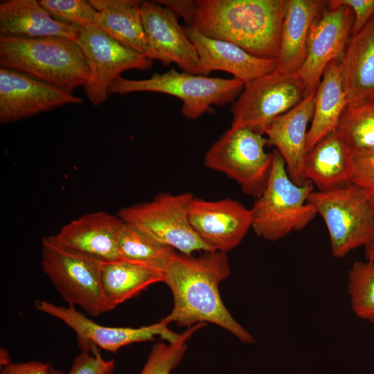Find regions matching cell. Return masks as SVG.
I'll return each mask as SVG.
<instances>
[{
    "mask_svg": "<svg viewBox=\"0 0 374 374\" xmlns=\"http://www.w3.org/2000/svg\"><path fill=\"white\" fill-rule=\"evenodd\" d=\"M186 25L250 54L277 60L285 0H162Z\"/></svg>",
    "mask_w": 374,
    "mask_h": 374,
    "instance_id": "obj_1",
    "label": "cell"
},
{
    "mask_svg": "<svg viewBox=\"0 0 374 374\" xmlns=\"http://www.w3.org/2000/svg\"><path fill=\"white\" fill-rule=\"evenodd\" d=\"M230 274L225 252L207 251L199 257L175 252L163 280L172 292L174 306L163 319L188 327L209 322L244 343H253V336L233 319L220 297L219 285Z\"/></svg>",
    "mask_w": 374,
    "mask_h": 374,
    "instance_id": "obj_2",
    "label": "cell"
},
{
    "mask_svg": "<svg viewBox=\"0 0 374 374\" xmlns=\"http://www.w3.org/2000/svg\"><path fill=\"white\" fill-rule=\"evenodd\" d=\"M0 65L69 93L83 87L89 75L87 61L78 44L62 37L0 35Z\"/></svg>",
    "mask_w": 374,
    "mask_h": 374,
    "instance_id": "obj_3",
    "label": "cell"
},
{
    "mask_svg": "<svg viewBox=\"0 0 374 374\" xmlns=\"http://www.w3.org/2000/svg\"><path fill=\"white\" fill-rule=\"evenodd\" d=\"M314 190V186L310 181L307 180L303 185L292 181L284 159L274 149L267 186L250 208L251 229L258 237L272 242L304 229L317 215L308 202V197Z\"/></svg>",
    "mask_w": 374,
    "mask_h": 374,
    "instance_id": "obj_4",
    "label": "cell"
},
{
    "mask_svg": "<svg viewBox=\"0 0 374 374\" xmlns=\"http://www.w3.org/2000/svg\"><path fill=\"white\" fill-rule=\"evenodd\" d=\"M245 84L237 78H211L179 72L172 68L163 73H154L144 80H131L121 76L109 87V93L126 94L149 91L162 93L182 101L181 114L188 120L213 112V106L233 103Z\"/></svg>",
    "mask_w": 374,
    "mask_h": 374,
    "instance_id": "obj_5",
    "label": "cell"
},
{
    "mask_svg": "<svg viewBox=\"0 0 374 374\" xmlns=\"http://www.w3.org/2000/svg\"><path fill=\"white\" fill-rule=\"evenodd\" d=\"M327 227L332 255L346 256L359 247H366L374 238L371 201L359 187L350 184L342 188L312 191L308 197Z\"/></svg>",
    "mask_w": 374,
    "mask_h": 374,
    "instance_id": "obj_6",
    "label": "cell"
},
{
    "mask_svg": "<svg viewBox=\"0 0 374 374\" xmlns=\"http://www.w3.org/2000/svg\"><path fill=\"white\" fill-rule=\"evenodd\" d=\"M103 263L67 249L53 236L42 240V267L69 306L93 317L111 310L102 286Z\"/></svg>",
    "mask_w": 374,
    "mask_h": 374,
    "instance_id": "obj_7",
    "label": "cell"
},
{
    "mask_svg": "<svg viewBox=\"0 0 374 374\" xmlns=\"http://www.w3.org/2000/svg\"><path fill=\"white\" fill-rule=\"evenodd\" d=\"M268 141L246 128L224 132L206 151L204 165L237 182L243 193L254 199L265 190L271 171L272 152L265 151Z\"/></svg>",
    "mask_w": 374,
    "mask_h": 374,
    "instance_id": "obj_8",
    "label": "cell"
},
{
    "mask_svg": "<svg viewBox=\"0 0 374 374\" xmlns=\"http://www.w3.org/2000/svg\"><path fill=\"white\" fill-rule=\"evenodd\" d=\"M194 195L161 193L152 201L121 209L117 216L156 241L191 254L197 251H214L194 231L188 220V208Z\"/></svg>",
    "mask_w": 374,
    "mask_h": 374,
    "instance_id": "obj_9",
    "label": "cell"
},
{
    "mask_svg": "<svg viewBox=\"0 0 374 374\" xmlns=\"http://www.w3.org/2000/svg\"><path fill=\"white\" fill-rule=\"evenodd\" d=\"M305 98V87L299 75L277 69L244 85L232 103V128H246L265 135L271 123Z\"/></svg>",
    "mask_w": 374,
    "mask_h": 374,
    "instance_id": "obj_10",
    "label": "cell"
},
{
    "mask_svg": "<svg viewBox=\"0 0 374 374\" xmlns=\"http://www.w3.org/2000/svg\"><path fill=\"white\" fill-rule=\"evenodd\" d=\"M75 42L89 67L84 91L95 106L106 101L109 87L123 72L130 69L148 70L153 64V60L122 44L95 24L80 28Z\"/></svg>",
    "mask_w": 374,
    "mask_h": 374,
    "instance_id": "obj_11",
    "label": "cell"
},
{
    "mask_svg": "<svg viewBox=\"0 0 374 374\" xmlns=\"http://www.w3.org/2000/svg\"><path fill=\"white\" fill-rule=\"evenodd\" d=\"M36 309L57 318L71 328L76 334L81 350L89 351L93 346L112 353L121 348L137 342L152 341L157 336L175 343L183 337L168 328V323L162 319L154 324L139 328L110 327L100 325L89 319L75 307H63L50 302L37 300Z\"/></svg>",
    "mask_w": 374,
    "mask_h": 374,
    "instance_id": "obj_12",
    "label": "cell"
},
{
    "mask_svg": "<svg viewBox=\"0 0 374 374\" xmlns=\"http://www.w3.org/2000/svg\"><path fill=\"white\" fill-rule=\"evenodd\" d=\"M353 21L349 7L330 8L326 3L314 18L308 37L306 57L299 72L305 97L317 91L327 66L341 58L350 38Z\"/></svg>",
    "mask_w": 374,
    "mask_h": 374,
    "instance_id": "obj_13",
    "label": "cell"
},
{
    "mask_svg": "<svg viewBox=\"0 0 374 374\" xmlns=\"http://www.w3.org/2000/svg\"><path fill=\"white\" fill-rule=\"evenodd\" d=\"M188 220L194 231L213 251L225 253L240 244L252 224L251 209L230 198L210 201L194 196Z\"/></svg>",
    "mask_w": 374,
    "mask_h": 374,
    "instance_id": "obj_14",
    "label": "cell"
},
{
    "mask_svg": "<svg viewBox=\"0 0 374 374\" xmlns=\"http://www.w3.org/2000/svg\"><path fill=\"white\" fill-rule=\"evenodd\" d=\"M82 99L21 72L0 68V122L31 117Z\"/></svg>",
    "mask_w": 374,
    "mask_h": 374,
    "instance_id": "obj_15",
    "label": "cell"
},
{
    "mask_svg": "<svg viewBox=\"0 0 374 374\" xmlns=\"http://www.w3.org/2000/svg\"><path fill=\"white\" fill-rule=\"evenodd\" d=\"M141 15L149 43L163 65L174 62L184 72L201 75L197 51L175 14L157 1H144Z\"/></svg>",
    "mask_w": 374,
    "mask_h": 374,
    "instance_id": "obj_16",
    "label": "cell"
},
{
    "mask_svg": "<svg viewBox=\"0 0 374 374\" xmlns=\"http://www.w3.org/2000/svg\"><path fill=\"white\" fill-rule=\"evenodd\" d=\"M123 224L119 217L99 211L71 221L52 236L60 246L105 264L121 260L118 240Z\"/></svg>",
    "mask_w": 374,
    "mask_h": 374,
    "instance_id": "obj_17",
    "label": "cell"
},
{
    "mask_svg": "<svg viewBox=\"0 0 374 374\" xmlns=\"http://www.w3.org/2000/svg\"><path fill=\"white\" fill-rule=\"evenodd\" d=\"M183 28L197 51L202 75L226 71L247 84L277 68L276 60L254 56L231 42L207 37L186 25Z\"/></svg>",
    "mask_w": 374,
    "mask_h": 374,
    "instance_id": "obj_18",
    "label": "cell"
},
{
    "mask_svg": "<svg viewBox=\"0 0 374 374\" xmlns=\"http://www.w3.org/2000/svg\"><path fill=\"white\" fill-rule=\"evenodd\" d=\"M315 93L308 95L294 107L276 117L265 133L268 146L276 147L285 161L290 178L298 185L307 181L303 168L307 154V127L313 116Z\"/></svg>",
    "mask_w": 374,
    "mask_h": 374,
    "instance_id": "obj_19",
    "label": "cell"
},
{
    "mask_svg": "<svg viewBox=\"0 0 374 374\" xmlns=\"http://www.w3.org/2000/svg\"><path fill=\"white\" fill-rule=\"evenodd\" d=\"M339 64L347 106L374 105V16L350 36Z\"/></svg>",
    "mask_w": 374,
    "mask_h": 374,
    "instance_id": "obj_20",
    "label": "cell"
},
{
    "mask_svg": "<svg viewBox=\"0 0 374 374\" xmlns=\"http://www.w3.org/2000/svg\"><path fill=\"white\" fill-rule=\"evenodd\" d=\"M355 151L338 130L318 141L307 152L303 173L319 191H327L352 184Z\"/></svg>",
    "mask_w": 374,
    "mask_h": 374,
    "instance_id": "obj_21",
    "label": "cell"
},
{
    "mask_svg": "<svg viewBox=\"0 0 374 374\" xmlns=\"http://www.w3.org/2000/svg\"><path fill=\"white\" fill-rule=\"evenodd\" d=\"M98 11L94 24L122 44L152 60L159 57L151 47L141 15L143 1L89 0Z\"/></svg>",
    "mask_w": 374,
    "mask_h": 374,
    "instance_id": "obj_22",
    "label": "cell"
},
{
    "mask_svg": "<svg viewBox=\"0 0 374 374\" xmlns=\"http://www.w3.org/2000/svg\"><path fill=\"white\" fill-rule=\"evenodd\" d=\"M79 28L53 19L39 1L6 0L0 3L1 36L62 37L75 42Z\"/></svg>",
    "mask_w": 374,
    "mask_h": 374,
    "instance_id": "obj_23",
    "label": "cell"
},
{
    "mask_svg": "<svg viewBox=\"0 0 374 374\" xmlns=\"http://www.w3.org/2000/svg\"><path fill=\"white\" fill-rule=\"evenodd\" d=\"M319 0H285L277 69L286 74L299 73L307 54L310 26L324 7Z\"/></svg>",
    "mask_w": 374,
    "mask_h": 374,
    "instance_id": "obj_24",
    "label": "cell"
},
{
    "mask_svg": "<svg viewBox=\"0 0 374 374\" xmlns=\"http://www.w3.org/2000/svg\"><path fill=\"white\" fill-rule=\"evenodd\" d=\"M346 106L339 60H334L326 68L315 93L313 116L307 134V152L337 130Z\"/></svg>",
    "mask_w": 374,
    "mask_h": 374,
    "instance_id": "obj_25",
    "label": "cell"
},
{
    "mask_svg": "<svg viewBox=\"0 0 374 374\" xmlns=\"http://www.w3.org/2000/svg\"><path fill=\"white\" fill-rule=\"evenodd\" d=\"M163 280V273L123 260L105 263L102 268L103 290L111 310L149 285Z\"/></svg>",
    "mask_w": 374,
    "mask_h": 374,
    "instance_id": "obj_26",
    "label": "cell"
},
{
    "mask_svg": "<svg viewBox=\"0 0 374 374\" xmlns=\"http://www.w3.org/2000/svg\"><path fill=\"white\" fill-rule=\"evenodd\" d=\"M118 249L121 260L135 262L165 273L175 251L124 222Z\"/></svg>",
    "mask_w": 374,
    "mask_h": 374,
    "instance_id": "obj_27",
    "label": "cell"
},
{
    "mask_svg": "<svg viewBox=\"0 0 374 374\" xmlns=\"http://www.w3.org/2000/svg\"><path fill=\"white\" fill-rule=\"evenodd\" d=\"M347 287L355 315L374 323V260L353 264L348 271Z\"/></svg>",
    "mask_w": 374,
    "mask_h": 374,
    "instance_id": "obj_28",
    "label": "cell"
},
{
    "mask_svg": "<svg viewBox=\"0 0 374 374\" xmlns=\"http://www.w3.org/2000/svg\"><path fill=\"white\" fill-rule=\"evenodd\" d=\"M337 130L344 134L354 151L374 149V105L346 106Z\"/></svg>",
    "mask_w": 374,
    "mask_h": 374,
    "instance_id": "obj_29",
    "label": "cell"
},
{
    "mask_svg": "<svg viewBox=\"0 0 374 374\" xmlns=\"http://www.w3.org/2000/svg\"><path fill=\"white\" fill-rule=\"evenodd\" d=\"M204 326L206 323H201L189 327L177 342L154 344L140 374H170L184 357L187 350L186 341Z\"/></svg>",
    "mask_w": 374,
    "mask_h": 374,
    "instance_id": "obj_30",
    "label": "cell"
},
{
    "mask_svg": "<svg viewBox=\"0 0 374 374\" xmlns=\"http://www.w3.org/2000/svg\"><path fill=\"white\" fill-rule=\"evenodd\" d=\"M39 3L53 19L76 28L94 24L98 12L85 0H39Z\"/></svg>",
    "mask_w": 374,
    "mask_h": 374,
    "instance_id": "obj_31",
    "label": "cell"
},
{
    "mask_svg": "<svg viewBox=\"0 0 374 374\" xmlns=\"http://www.w3.org/2000/svg\"><path fill=\"white\" fill-rule=\"evenodd\" d=\"M114 368L115 361L103 359L98 348L93 346L90 351L81 350L73 359L69 373H63L51 366L48 374H112Z\"/></svg>",
    "mask_w": 374,
    "mask_h": 374,
    "instance_id": "obj_32",
    "label": "cell"
},
{
    "mask_svg": "<svg viewBox=\"0 0 374 374\" xmlns=\"http://www.w3.org/2000/svg\"><path fill=\"white\" fill-rule=\"evenodd\" d=\"M352 184L374 202V149L355 151Z\"/></svg>",
    "mask_w": 374,
    "mask_h": 374,
    "instance_id": "obj_33",
    "label": "cell"
},
{
    "mask_svg": "<svg viewBox=\"0 0 374 374\" xmlns=\"http://www.w3.org/2000/svg\"><path fill=\"white\" fill-rule=\"evenodd\" d=\"M328 8L349 7L354 15L351 35L361 30L374 16V0H331L326 1Z\"/></svg>",
    "mask_w": 374,
    "mask_h": 374,
    "instance_id": "obj_34",
    "label": "cell"
},
{
    "mask_svg": "<svg viewBox=\"0 0 374 374\" xmlns=\"http://www.w3.org/2000/svg\"><path fill=\"white\" fill-rule=\"evenodd\" d=\"M48 364L30 361L24 363H10L3 367L0 374H48Z\"/></svg>",
    "mask_w": 374,
    "mask_h": 374,
    "instance_id": "obj_35",
    "label": "cell"
},
{
    "mask_svg": "<svg viewBox=\"0 0 374 374\" xmlns=\"http://www.w3.org/2000/svg\"><path fill=\"white\" fill-rule=\"evenodd\" d=\"M372 209L374 216V202H371ZM365 255L367 260H374V238L373 241L365 247Z\"/></svg>",
    "mask_w": 374,
    "mask_h": 374,
    "instance_id": "obj_36",
    "label": "cell"
},
{
    "mask_svg": "<svg viewBox=\"0 0 374 374\" xmlns=\"http://www.w3.org/2000/svg\"><path fill=\"white\" fill-rule=\"evenodd\" d=\"M11 363L10 362V357L8 352L5 349H1V364H3V367Z\"/></svg>",
    "mask_w": 374,
    "mask_h": 374,
    "instance_id": "obj_37",
    "label": "cell"
}]
</instances>
